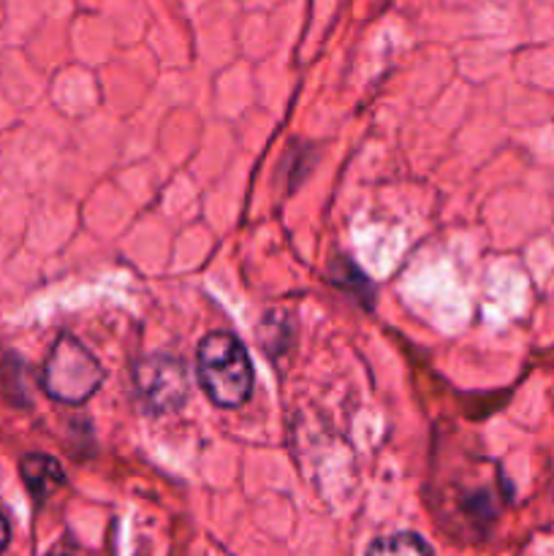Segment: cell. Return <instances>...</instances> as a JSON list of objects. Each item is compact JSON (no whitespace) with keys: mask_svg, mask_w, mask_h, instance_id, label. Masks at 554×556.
<instances>
[{"mask_svg":"<svg viewBox=\"0 0 554 556\" xmlns=\"http://www.w3.org/2000/svg\"><path fill=\"white\" fill-rule=\"evenodd\" d=\"M196 375L217 407H242L253 391V367L242 342L228 331H212L196 353Z\"/></svg>","mask_w":554,"mask_h":556,"instance_id":"6da1fadb","label":"cell"},{"mask_svg":"<svg viewBox=\"0 0 554 556\" xmlns=\"http://www.w3.org/2000/svg\"><path fill=\"white\" fill-rule=\"evenodd\" d=\"M101 383L103 369L98 358L74 337H58L43 364V391L65 405H81L101 389Z\"/></svg>","mask_w":554,"mask_h":556,"instance_id":"7a4b0ae2","label":"cell"},{"mask_svg":"<svg viewBox=\"0 0 554 556\" xmlns=\"http://www.w3.org/2000/svg\"><path fill=\"white\" fill-rule=\"evenodd\" d=\"M136 389L152 413H168L182 407L188 396V375L177 358L150 356L136 364Z\"/></svg>","mask_w":554,"mask_h":556,"instance_id":"3957f363","label":"cell"},{"mask_svg":"<svg viewBox=\"0 0 554 556\" xmlns=\"http://www.w3.org/2000/svg\"><path fill=\"white\" fill-rule=\"evenodd\" d=\"M22 478L36 500H47L65 483V472L58 459L47 454H30L22 459Z\"/></svg>","mask_w":554,"mask_h":556,"instance_id":"277c9868","label":"cell"},{"mask_svg":"<svg viewBox=\"0 0 554 556\" xmlns=\"http://www.w3.org/2000/svg\"><path fill=\"white\" fill-rule=\"evenodd\" d=\"M367 556H435L432 548L413 532H396V535L380 538L369 546Z\"/></svg>","mask_w":554,"mask_h":556,"instance_id":"5b68a950","label":"cell"},{"mask_svg":"<svg viewBox=\"0 0 554 556\" xmlns=\"http://www.w3.org/2000/svg\"><path fill=\"white\" fill-rule=\"evenodd\" d=\"M5 543H9V525H5V519L0 516V552L5 548Z\"/></svg>","mask_w":554,"mask_h":556,"instance_id":"8992f818","label":"cell"},{"mask_svg":"<svg viewBox=\"0 0 554 556\" xmlns=\"http://www.w3.org/2000/svg\"><path fill=\"white\" fill-rule=\"evenodd\" d=\"M60 556H63V554H60Z\"/></svg>","mask_w":554,"mask_h":556,"instance_id":"52a82bcc","label":"cell"}]
</instances>
